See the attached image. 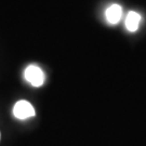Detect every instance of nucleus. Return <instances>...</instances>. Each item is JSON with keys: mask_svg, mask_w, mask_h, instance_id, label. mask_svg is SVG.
I'll return each mask as SVG.
<instances>
[{"mask_svg": "<svg viewBox=\"0 0 146 146\" xmlns=\"http://www.w3.org/2000/svg\"><path fill=\"white\" fill-rule=\"evenodd\" d=\"M13 115L15 116L17 119H27V118H31L33 116H35V110L29 102L22 100V101L16 102L14 105Z\"/></svg>", "mask_w": 146, "mask_h": 146, "instance_id": "2", "label": "nucleus"}, {"mask_svg": "<svg viewBox=\"0 0 146 146\" xmlns=\"http://www.w3.org/2000/svg\"><path fill=\"white\" fill-rule=\"evenodd\" d=\"M24 77L34 87H41L44 82V78H46L42 69L37 65L27 66L25 73H24Z\"/></svg>", "mask_w": 146, "mask_h": 146, "instance_id": "1", "label": "nucleus"}, {"mask_svg": "<svg viewBox=\"0 0 146 146\" xmlns=\"http://www.w3.org/2000/svg\"><path fill=\"white\" fill-rule=\"evenodd\" d=\"M140 22H141V15L134 11H131L125 17V27L129 31H135L139 28Z\"/></svg>", "mask_w": 146, "mask_h": 146, "instance_id": "4", "label": "nucleus"}, {"mask_svg": "<svg viewBox=\"0 0 146 146\" xmlns=\"http://www.w3.org/2000/svg\"><path fill=\"white\" fill-rule=\"evenodd\" d=\"M106 20L110 24H117L122 16V9L118 5H113L106 10Z\"/></svg>", "mask_w": 146, "mask_h": 146, "instance_id": "3", "label": "nucleus"}]
</instances>
